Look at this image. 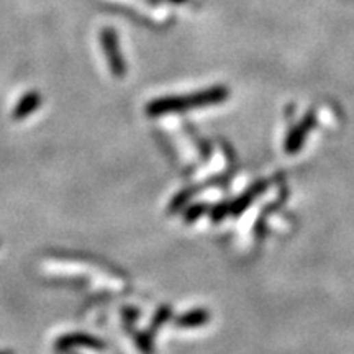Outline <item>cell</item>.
Returning <instances> with one entry per match:
<instances>
[{
	"label": "cell",
	"mask_w": 354,
	"mask_h": 354,
	"mask_svg": "<svg viewBox=\"0 0 354 354\" xmlns=\"http://www.w3.org/2000/svg\"><path fill=\"white\" fill-rule=\"evenodd\" d=\"M101 41L102 47L105 49L108 62H110V69L115 76H123L125 74V62L122 54H120L118 41H116V35L114 30L107 28L101 33Z\"/></svg>",
	"instance_id": "6da1fadb"
},
{
	"label": "cell",
	"mask_w": 354,
	"mask_h": 354,
	"mask_svg": "<svg viewBox=\"0 0 354 354\" xmlns=\"http://www.w3.org/2000/svg\"><path fill=\"white\" fill-rule=\"evenodd\" d=\"M81 346V348H92V349H103L105 343L102 340L95 338V336L87 335V333H69V335L61 336L56 341V351L66 353L69 349Z\"/></svg>",
	"instance_id": "7a4b0ae2"
},
{
	"label": "cell",
	"mask_w": 354,
	"mask_h": 354,
	"mask_svg": "<svg viewBox=\"0 0 354 354\" xmlns=\"http://www.w3.org/2000/svg\"><path fill=\"white\" fill-rule=\"evenodd\" d=\"M40 103H41V95L38 92H35V90H31V92L25 94L23 97L20 99V102L16 103L12 116H14L15 120L27 118L28 115H31L33 112L40 107Z\"/></svg>",
	"instance_id": "3957f363"
},
{
	"label": "cell",
	"mask_w": 354,
	"mask_h": 354,
	"mask_svg": "<svg viewBox=\"0 0 354 354\" xmlns=\"http://www.w3.org/2000/svg\"><path fill=\"white\" fill-rule=\"evenodd\" d=\"M136 343H138L141 351H144L147 354L151 353V344H149V340H148L147 335H138V338H136Z\"/></svg>",
	"instance_id": "277c9868"
},
{
	"label": "cell",
	"mask_w": 354,
	"mask_h": 354,
	"mask_svg": "<svg viewBox=\"0 0 354 354\" xmlns=\"http://www.w3.org/2000/svg\"><path fill=\"white\" fill-rule=\"evenodd\" d=\"M0 354H14L12 351H0Z\"/></svg>",
	"instance_id": "5b68a950"
}]
</instances>
